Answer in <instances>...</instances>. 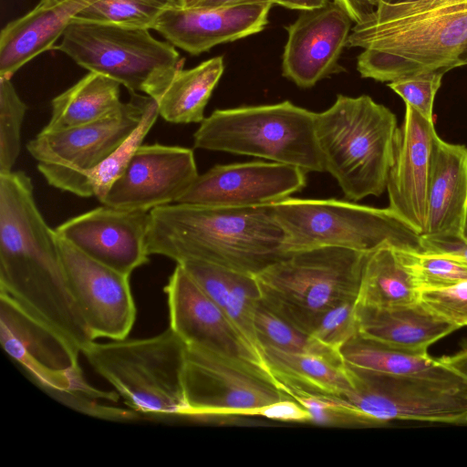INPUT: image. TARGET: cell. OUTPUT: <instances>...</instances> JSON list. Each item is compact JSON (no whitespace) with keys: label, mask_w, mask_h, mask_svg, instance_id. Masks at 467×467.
I'll use <instances>...</instances> for the list:
<instances>
[{"label":"cell","mask_w":467,"mask_h":467,"mask_svg":"<svg viewBox=\"0 0 467 467\" xmlns=\"http://www.w3.org/2000/svg\"><path fill=\"white\" fill-rule=\"evenodd\" d=\"M0 292L82 351L96 341L70 290L58 237L39 212L31 179L0 173Z\"/></svg>","instance_id":"cell-1"},{"label":"cell","mask_w":467,"mask_h":467,"mask_svg":"<svg viewBox=\"0 0 467 467\" xmlns=\"http://www.w3.org/2000/svg\"><path fill=\"white\" fill-rule=\"evenodd\" d=\"M348 47H359L360 76L392 82L467 65V0L379 2L355 24Z\"/></svg>","instance_id":"cell-2"},{"label":"cell","mask_w":467,"mask_h":467,"mask_svg":"<svg viewBox=\"0 0 467 467\" xmlns=\"http://www.w3.org/2000/svg\"><path fill=\"white\" fill-rule=\"evenodd\" d=\"M148 251L181 263L199 260L255 275L289 254L272 204L175 202L150 211Z\"/></svg>","instance_id":"cell-3"},{"label":"cell","mask_w":467,"mask_h":467,"mask_svg":"<svg viewBox=\"0 0 467 467\" xmlns=\"http://www.w3.org/2000/svg\"><path fill=\"white\" fill-rule=\"evenodd\" d=\"M395 114L368 95H337L316 114V137L325 172L353 202L387 189L397 134Z\"/></svg>","instance_id":"cell-4"},{"label":"cell","mask_w":467,"mask_h":467,"mask_svg":"<svg viewBox=\"0 0 467 467\" xmlns=\"http://www.w3.org/2000/svg\"><path fill=\"white\" fill-rule=\"evenodd\" d=\"M366 255L334 246L291 252L254 275L261 302L310 335L327 310L356 301Z\"/></svg>","instance_id":"cell-5"},{"label":"cell","mask_w":467,"mask_h":467,"mask_svg":"<svg viewBox=\"0 0 467 467\" xmlns=\"http://www.w3.org/2000/svg\"><path fill=\"white\" fill-rule=\"evenodd\" d=\"M316 114L285 100L215 109L193 134V147L247 155L324 172L316 137Z\"/></svg>","instance_id":"cell-6"},{"label":"cell","mask_w":467,"mask_h":467,"mask_svg":"<svg viewBox=\"0 0 467 467\" xmlns=\"http://www.w3.org/2000/svg\"><path fill=\"white\" fill-rule=\"evenodd\" d=\"M82 354L133 410L159 417L185 415V344L171 327L150 337L94 341Z\"/></svg>","instance_id":"cell-7"},{"label":"cell","mask_w":467,"mask_h":467,"mask_svg":"<svg viewBox=\"0 0 467 467\" xmlns=\"http://www.w3.org/2000/svg\"><path fill=\"white\" fill-rule=\"evenodd\" d=\"M272 206L289 253L334 246L368 254L384 245L424 252L422 235L389 207L292 197Z\"/></svg>","instance_id":"cell-8"},{"label":"cell","mask_w":467,"mask_h":467,"mask_svg":"<svg viewBox=\"0 0 467 467\" xmlns=\"http://www.w3.org/2000/svg\"><path fill=\"white\" fill-rule=\"evenodd\" d=\"M54 49L88 72L106 75L130 92L153 99L184 64L175 47L153 37L150 29L78 17L72 19Z\"/></svg>","instance_id":"cell-9"},{"label":"cell","mask_w":467,"mask_h":467,"mask_svg":"<svg viewBox=\"0 0 467 467\" xmlns=\"http://www.w3.org/2000/svg\"><path fill=\"white\" fill-rule=\"evenodd\" d=\"M349 369L353 388L336 397L355 423L418 420L467 424V382L462 378L435 379Z\"/></svg>","instance_id":"cell-10"},{"label":"cell","mask_w":467,"mask_h":467,"mask_svg":"<svg viewBox=\"0 0 467 467\" xmlns=\"http://www.w3.org/2000/svg\"><path fill=\"white\" fill-rule=\"evenodd\" d=\"M0 340L5 351L42 387L66 397L80 409L111 396L90 386L78 362L80 351L49 325L8 295L0 292Z\"/></svg>","instance_id":"cell-11"},{"label":"cell","mask_w":467,"mask_h":467,"mask_svg":"<svg viewBox=\"0 0 467 467\" xmlns=\"http://www.w3.org/2000/svg\"><path fill=\"white\" fill-rule=\"evenodd\" d=\"M182 388L189 417L252 416L258 408L292 398L271 372L186 345Z\"/></svg>","instance_id":"cell-12"},{"label":"cell","mask_w":467,"mask_h":467,"mask_svg":"<svg viewBox=\"0 0 467 467\" xmlns=\"http://www.w3.org/2000/svg\"><path fill=\"white\" fill-rule=\"evenodd\" d=\"M152 98L130 92L114 113L99 120L54 131H40L26 149L38 170L82 171L111 154L137 128Z\"/></svg>","instance_id":"cell-13"},{"label":"cell","mask_w":467,"mask_h":467,"mask_svg":"<svg viewBox=\"0 0 467 467\" xmlns=\"http://www.w3.org/2000/svg\"><path fill=\"white\" fill-rule=\"evenodd\" d=\"M164 292L170 327L186 346L202 348L271 372L265 358L181 265H176Z\"/></svg>","instance_id":"cell-14"},{"label":"cell","mask_w":467,"mask_h":467,"mask_svg":"<svg viewBox=\"0 0 467 467\" xmlns=\"http://www.w3.org/2000/svg\"><path fill=\"white\" fill-rule=\"evenodd\" d=\"M58 245L70 290L93 337L127 338L137 313L130 275L91 259L60 237Z\"/></svg>","instance_id":"cell-15"},{"label":"cell","mask_w":467,"mask_h":467,"mask_svg":"<svg viewBox=\"0 0 467 467\" xmlns=\"http://www.w3.org/2000/svg\"><path fill=\"white\" fill-rule=\"evenodd\" d=\"M198 175L192 150L159 143L140 145L100 202L150 212L177 202Z\"/></svg>","instance_id":"cell-16"},{"label":"cell","mask_w":467,"mask_h":467,"mask_svg":"<svg viewBox=\"0 0 467 467\" xmlns=\"http://www.w3.org/2000/svg\"><path fill=\"white\" fill-rule=\"evenodd\" d=\"M306 184L301 169L277 162L218 164L199 174L177 202L226 207L271 205Z\"/></svg>","instance_id":"cell-17"},{"label":"cell","mask_w":467,"mask_h":467,"mask_svg":"<svg viewBox=\"0 0 467 467\" xmlns=\"http://www.w3.org/2000/svg\"><path fill=\"white\" fill-rule=\"evenodd\" d=\"M150 212L103 204L72 217L55 231L91 259L130 275L149 262Z\"/></svg>","instance_id":"cell-18"},{"label":"cell","mask_w":467,"mask_h":467,"mask_svg":"<svg viewBox=\"0 0 467 467\" xmlns=\"http://www.w3.org/2000/svg\"><path fill=\"white\" fill-rule=\"evenodd\" d=\"M353 21L336 2L301 10L286 27L287 40L282 56V74L297 87L308 88L344 69L339 57L351 32Z\"/></svg>","instance_id":"cell-19"},{"label":"cell","mask_w":467,"mask_h":467,"mask_svg":"<svg viewBox=\"0 0 467 467\" xmlns=\"http://www.w3.org/2000/svg\"><path fill=\"white\" fill-rule=\"evenodd\" d=\"M436 136L433 119L406 105L403 123L396 134L386 190L389 208L420 235L427 231L428 190Z\"/></svg>","instance_id":"cell-20"},{"label":"cell","mask_w":467,"mask_h":467,"mask_svg":"<svg viewBox=\"0 0 467 467\" xmlns=\"http://www.w3.org/2000/svg\"><path fill=\"white\" fill-rule=\"evenodd\" d=\"M273 4L228 7L172 6L159 17L153 30L175 47L197 56L212 47L261 32Z\"/></svg>","instance_id":"cell-21"},{"label":"cell","mask_w":467,"mask_h":467,"mask_svg":"<svg viewBox=\"0 0 467 467\" xmlns=\"http://www.w3.org/2000/svg\"><path fill=\"white\" fill-rule=\"evenodd\" d=\"M100 0H39L0 33V77L11 78L23 66L50 49L83 10Z\"/></svg>","instance_id":"cell-22"},{"label":"cell","mask_w":467,"mask_h":467,"mask_svg":"<svg viewBox=\"0 0 467 467\" xmlns=\"http://www.w3.org/2000/svg\"><path fill=\"white\" fill-rule=\"evenodd\" d=\"M360 337L398 349L427 353L430 346L459 327L415 303L370 306L356 304Z\"/></svg>","instance_id":"cell-23"},{"label":"cell","mask_w":467,"mask_h":467,"mask_svg":"<svg viewBox=\"0 0 467 467\" xmlns=\"http://www.w3.org/2000/svg\"><path fill=\"white\" fill-rule=\"evenodd\" d=\"M467 221V147L435 137L423 235L462 234Z\"/></svg>","instance_id":"cell-24"},{"label":"cell","mask_w":467,"mask_h":467,"mask_svg":"<svg viewBox=\"0 0 467 467\" xmlns=\"http://www.w3.org/2000/svg\"><path fill=\"white\" fill-rule=\"evenodd\" d=\"M272 374L283 386L308 392L342 396L353 388L351 370L343 361L326 357L262 348Z\"/></svg>","instance_id":"cell-25"},{"label":"cell","mask_w":467,"mask_h":467,"mask_svg":"<svg viewBox=\"0 0 467 467\" xmlns=\"http://www.w3.org/2000/svg\"><path fill=\"white\" fill-rule=\"evenodd\" d=\"M120 84L97 72H88L51 101V117L42 131L68 129L103 119L117 111Z\"/></svg>","instance_id":"cell-26"},{"label":"cell","mask_w":467,"mask_h":467,"mask_svg":"<svg viewBox=\"0 0 467 467\" xmlns=\"http://www.w3.org/2000/svg\"><path fill=\"white\" fill-rule=\"evenodd\" d=\"M158 105L152 99L140 124L103 161L82 171L38 170L47 183L80 197L96 196L100 202L113 182L121 175L136 150L159 117Z\"/></svg>","instance_id":"cell-27"},{"label":"cell","mask_w":467,"mask_h":467,"mask_svg":"<svg viewBox=\"0 0 467 467\" xmlns=\"http://www.w3.org/2000/svg\"><path fill=\"white\" fill-rule=\"evenodd\" d=\"M420 289L399 249L384 245L367 254L357 305L392 306L420 301Z\"/></svg>","instance_id":"cell-28"},{"label":"cell","mask_w":467,"mask_h":467,"mask_svg":"<svg viewBox=\"0 0 467 467\" xmlns=\"http://www.w3.org/2000/svg\"><path fill=\"white\" fill-rule=\"evenodd\" d=\"M223 70L222 57H212L189 69H179L155 99L159 115L175 124L201 123Z\"/></svg>","instance_id":"cell-29"},{"label":"cell","mask_w":467,"mask_h":467,"mask_svg":"<svg viewBox=\"0 0 467 467\" xmlns=\"http://www.w3.org/2000/svg\"><path fill=\"white\" fill-rule=\"evenodd\" d=\"M340 352L345 365L355 370L435 379L461 378L428 353L398 349L359 335L346 343Z\"/></svg>","instance_id":"cell-30"},{"label":"cell","mask_w":467,"mask_h":467,"mask_svg":"<svg viewBox=\"0 0 467 467\" xmlns=\"http://www.w3.org/2000/svg\"><path fill=\"white\" fill-rule=\"evenodd\" d=\"M254 325L261 348L270 346L284 351L314 354L343 361L340 352L324 346L311 335L270 310L262 302L255 314Z\"/></svg>","instance_id":"cell-31"},{"label":"cell","mask_w":467,"mask_h":467,"mask_svg":"<svg viewBox=\"0 0 467 467\" xmlns=\"http://www.w3.org/2000/svg\"><path fill=\"white\" fill-rule=\"evenodd\" d=\"M178 0H100L77 17L101 23L153 29L161 15Z\"/></svg>","instance_id":"cell-32"},{"label":"cell","mask_w":467,"mask_h":467,"mask_svg":"<svg viewBox=\"0 0 467 467\" xmlns=\"http://www.w3.org/2000/svg\"><path fill=\"white\" fill-rule=\"evenodd\" d=\"M260 304L261 293L254 275L230 269L229 289L223 310L249 344L264 357L254 325Z\"/></svg>","instance_id":"cell-33"},{"label":"cell","mask_w":467,"mask_h":467,"mask_svg":"<svg viewBox=\"0 0 467 467\" xmlns=\"http://www.w3.org/2000/svg\"><path fill=\"white\" fill-rule=\"evenodd\" d=\"M26 109L11 78L0 77V173L12 171L19 156Z\"/></svg>","instance_id":"cell-34"},{"label":"cell","mask_w":467,"mask_h":467,"mask_svg":"<svg viewBox=\"0 0 467 467\" xmlns=\"http://www.w3.org/2000/svg\"><path fill=\"white\" fill-rule=\"evenodd\" d=\"M420 289L449 286L467 280V265L452 258L429 252L399 249Z\"/></svg>","instance_id":"cell-35"},{"label":"cell","mask_w":467,"mask_h":467,"mask_svg":"<svg viewBox=\"0 0 467 467\" xmlns=\"http://www.w3.org/2000/svg\"><path fill=\"white\" fill-rule=\"evenodd\" d=\"M310 335L324 346L340 352L346 343L359 335L356 301H346L327 310Z\"/></svg>","instance_id":"cell-36"},{"label":"cell","mask_w":467,"mask_h":467,"mask_svg":"<svg viewBox=\"0 0 467 467\" xmlns=\"http://www.w3.org/2000/svg\"><path fill=\"white\" fill-rule=\"evenodd\" d=\"M444 74L424 73L407 77L388 86L406 103L428 119H433V102Z\"/></svg>","instance_id":"cell-37"},{"label":"cell","mask_w":467,"mask_h":467,"mask_svg":"<svg viewBox=\"0 0 467 467\" xmlns=\"http://www.w3.org/2000/svg\"><path fill=\"white\" fill-rule=\"evenodd\" d=\"M420 300L459 328L467 326V280L449 286L421 290Z\"/></svg>","instance_id":"cell-38"},{"label":"cell","mask_w":467,"mask_h":467,"mask_svg":"<svg viewBox=\"0 0 467 467\" xmlns=\"http://www.w3.org/2000/svg\"><path fill=\"white\" fill-rule=\"evenodd\" d=\"M424 252L441 254L467 265V239L462 234L422 235Z\"/></svg>","instance_id":"cell-39"},{"label":"cell","mask_w":467,"mask_h":467,"mask_svg":"<svg viewBox=\"0 0 467 467\" xmlns=\"http://www.w3.org/2000/svg\"><path fill=\"white\" fill-rule=\"evenodd\" d=\"M252 416L283 421L310 422L308 411L293 398L278 400L254 410Z\"/></svg>","instance_id":"cell-40"},{"label":"cell","mask_w":467,"mask_h":467,"mask_svg":"<svg viewBox=\"0 0 467 467\" xmlns=\"http://www.w3.org/2000/svg\"><path fill=\"white\" fill-rule=\"evenodd\" d=\"M350 16L354 25L371 15L380 0H333Z\"/></svg>","instance_id":"cell-41"},{"label":"cell","mask_w":467,"mask_h":467,"mask_svg":"<svg viewBox=\"0 0 467 467\" xmlns=\"http://www.w3.org/2000/svg\"><path fill=\"white\" fill-rule=\"evenodd\" d=\"M439 360L467 382V345L460 351Z\"/></svg>","instance_id":"cell-42"},{"label":"cell","mask_w":467,"mask_h":467,"mask_svg":"<svg viewBox=\"0 0 467 467\" xmlns=\"http://www.w3.org/2000/svg\"><path fill=\"white\" fill-rule=\"evenodd\" d=\"M266 3L273 4L272 0H200L193 7L218 8Z\"/></svg>","instance_id":"cell-43"},{"label":"cell","mask_w":467,"mask_h":467,"mask_svg":"<svg viewBox=\"0 0 467 467\" xmlns=\"http://www.w3.org/2000/svg\"><path fill=\"white\" fill-rule=\"evenodd\" d=\"M330 0H272L273 4L288 9L305 10L322 6Z\"/></svg>","instance_id":"cell-44"},{"label":"cell","mask_w":467,"mask_h":467,"mask_svg":"<svg viewBox=\"0 0 467 467\" xmlns=\"http://www.w3.org/2000/svg\"><path fill=\"white\" fill-rule=\"evenodd\" d=\"M200 0H178V5L182 7H193Z\"/></svg>","instance_id":"cell-45"},{"label":"cell","mask_w":467,"mask_h":467,"mask_svg":"<svg viewBox=\"0 0 467 467\" xmlns=\"http://www.w3.org/2000/svg\"><path fill=\"white\" fill-rule=\"evenodd\" d=\"M420 0H380L379 2H383L386 4H401V3H410V2H416Z\"/></svg>","instance_id":"cell-46"},{"label":"cell","mask_w":467,"mask_h":467,"mask_svg":"<svg viewBox=\"0 0 467 467\" xmlns=\"http://www.w3.org/2000/svg\"><path fill=\"white\" fill-rule=\"evenodd\" d=\"M462 235L467 239V221L465 223V226L462 232Z\"/></svg>","instance_id":"cell-47"}]
</instances>
